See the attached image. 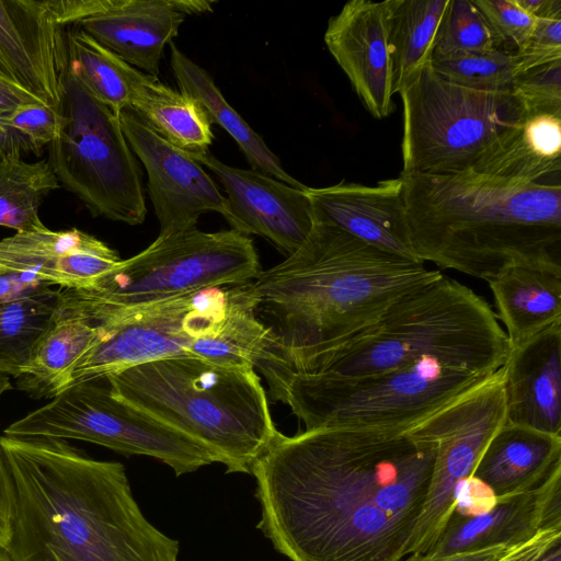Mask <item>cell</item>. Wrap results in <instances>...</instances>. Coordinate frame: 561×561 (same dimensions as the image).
<instances>
[{
  "label": "cell",
  "instance_id": "obj_1",
  "mask_svg": "<svg viewBox=\"0 0 561 561\" xmlns=\"http://www.w3.org/2000/svg\"><path fill=\"white\" fill-rule=\"evenodd\" d=\"M435 453L407 432H278L252 469L257 528L291 561H402Z\"/></svg>",
  "mask_w": 561,
  "mask_h": 561
},
{
  "label": "cell",
  "instance_id": "obj_2",
  "mask_svg": "<svg viewBox=\"0 0 561 561\" xmlns=\"http://www.w3.org/2000/svg\"><path fill=\"white\" fill-rule=\"evenodd\" d=\"M14 493L12 561H178L180 543L141 513L117 461L65 439L0 436Z\"/></svg>",
  "mask_w": 561,
  "mask_h": 561
},
{
  "label": "cell",
  "instance_id": "obj_3",
  "mask_svg": "<svg viewBox=\"0 0 561 561\" xmlns=\"http://www.w3.org/2000/svg\"><path fill=\"white\" fill-rule=\"evenodd\" d=\"M440 275L422 261L314 220L300 247L261 271L252 288L256 314L271 329L288 378L309 373L376 324L401 296Z\"/></svg>",
  "mask_w": 561,
  "mask_h": 561
},
{
  "label": "cell",
  "instance_id": "obj_4",
  "mask_svg": "<svg viewBox=\"0 0 561 561\" xmlns=\"http://www.w3.org/2000/svg\"><path fill=\"white\" fill-rule=\"evenodd\" d=\"M416 257L483 280L514 263L561 266V181L403 173Z\"/></svg>",
  "mask_w": 561,
  "mask_h": 561
},
{
  "label": "cell",
  "instance_id": "obj_5",
  "mask_svg": "<svg viewBox=\"0 0 561 561\" xmlns=\"http://www.w3.org/2000/svg\"><path fill=\"white\" fill-rule=\"evenodd\" d=\"M106 379L113 396L201 443L227 473L252 474L279 432L252 367L172 357Z\"/></svg>",
  "mask_w": 561,
  "mask_h": 561
},
{
  "label": "cell",
  "instance_id": "obj_6",
  "mask_svg": "<svg viewBox=\"0 0 561 561\" xmlns=\"http://www.w3.org/2000/svg\"><path fill=\"white\" fill-rule=\"evenodd\" d=\"M508 351L507 335L485 299L440 275L401 296L376 324L307 374L360 376L432 359L491 375Z\"/></svg>",
  "mask_w": 561,
  "mask_h": 561
},
{
  "label": "cell",
  "instance_id": "obj_7",
  "mask_svg": "<svg viewBox=\"0 0 561 561\" xmlns=\"http://www.w3.org/2000/svg\"><path fill=\"white\" fill-rule=\"evenodd\" d=\"M489 376L432 359L360 376L291 374L278 401L290 408L306 430L407 432Z\"/></svg>",
  "mask_w": 561,
  "mask_h": 561
},
{
  "label": "cell",
  "instance_id": "obj_8",
  "mask_svg": "<svg viewBox=\"0 0 561 561\" xmlns=\"http://www.w3.org/2000/svg\"><path fill=\"white\" fill-rule=\"evenodd\" d=\"M403 173L471 172L528 116L511 91L469 89L428 62L399 93Z\"/></svg>",
  "mask_w": 561,
  "mask_h": 561
},
{
  "label": "cell",
  "instance_id": "obj_9",
  "mask_svg": "<svg viewBox=\"0 0 561 561\" xmlns=\"http://www.w3.org/2000/svg\"><path fill=\"white\" fill-rule=\"evenodd\" d=\"M252 240L238 231L197 228L158 238L82 289L61 294L84 312L130 307L192 291L254 280L261 273Z\"/></svg>",
  "mask_w": 561,
  "mask_h": 561
},
{
  "label": "cell",
  "instance_id": "obj_10",
  "mask_svg": "<svg viewBox=\"0 0 561 561\" xmlns=\"http://www.w3.org/2000/svg\"><path fill=\"white\" fill-rule=\"evenodd\" d=\"M59 114L47 162L60 186L94 217L142 224L147 207L140 169L118 115L84 88L70 66Z\"/></svg>",
  "mask_w": 561,
  "mask_h": 561
},
{
  "label": "cell",
  "instance_id": "obj_11",
  "mask_svg": "<svg viewBox=\"0 0 561 561\" xmlns=\"http://www.w3.org/2000/svg\"><path fill=\"white\" fill-rule=\"evenodd\" d=\"M3 435L84 440L124 455L153 457L176 476L217 462L201 443L113 396L106 378L67 387L11 423Z\"/></svg>",
  "mask_w": 561,
  "mask_h": 561
},
{
  "label": "cell",
  "instance_id": "obj_12",
  "mask_svg": "<svg viewBox=\"0 0 561 561\" xmlns=\"http://www.w3.org/2000/svg\"><path fill=\"white\" fill-rule=\"evenodd\" d=\"M232 286L93 312L80 308L103 339L79 360L69 386L159 359L191 357L193 343L219 328Z\"/></svg>",
  "mask_w": 561,
  "mask_h": 561
},
{
  "label": "cell",
  "instance_id": "obj_13",
  "mask_svg": "<svg viewBox=\"0 0 561 561\" xmlns=\"http://www.w3.org/2000/svg\"><path fill=\"white\" fill-rule=\"evenodd\" d=\"M506 421L501 367L482 383L407 431L435 446L430 488L413 530L408 556L431 552L455 510L456 491L473 471Z\"/></svg>",
  "mask_w": 561,
  "mask_h": 561
},
{
  "label": "cell",
  "instance_id": "obj_14",
  "mask_svg": "<svg viewBox=\"0 0 561 561\" xmlns=\"http://www.w3.org/2000/svg\"><path fill=\"white\" fill-rule=\"evenodd\" d=\"M118 118L127 144L147 172L159 236L196 228L205 213L229 218L227 198L191 153L163 139L130 107L122 110Z\"/></svg>",
  "mask_w": 561,
  "mask_h": 561
},
{
  "label": "cell",
  "instance_id": "obj_15",
  "mask_svg": "<svg viewBox=\"0 0 561 561\" xmlns=\"http://www.w3.org/2000/svg\"><path fill=\"white\" fill-rule=\"evenodd\" d=\"M53 0H0V76L59 113L69 55Z\"/></svg>",
  "mask_w": 561,
  "mask_h": 561
},
{
  "label": "cell",
  "instance_id": "obj_16",
  "mask_svg": "<svg viewBox=\"0 0 561 561\" xmlns=\"http://www.w3.org/2000/svg\"><path fill=\"white\" fill-rule=\"evenodd\" d=\"M191 156L224 185L231 229L261 236L287 255L308 237L314 224L308 186L298 188L253 169L230 167L209 151Z\"/></svg>",
  "mask_w": 561,
  "mask_h": 561
},
{
  "label": "cell",
  "instance_id": "obj_17",
  "mask_svg": "<svg viewBox=\"0 0 561 561\" xmlns=\"http://www.w3.org/2000/svg\"><path fill=\"white\" fill-rule=\"evenodd\" d=\"M324 43L367 112L388 117L393 102L387 0H351L331 16Z\"/></svg>",
  "mask_w": 561,
  "mask_h": 561
},
{
  "label": "cell",
  "instance_id": "obj_18",
  "mask_svg": "<svg viewBox=\"0 0 561 561\" xmlns=\"http://www.w3.org/2000/svg\"><path fill=\"white\" fill-rule=\"evenodd\" d=\"M313 217L383 251L420 261L414 252L398 178L365 185L342 181L309 187Z\"/></svg>",
  "mask_w": 561,
  "mask_h": 561
},
{
  "label": "cell",
  "instance_id": "obj_19",
  "mask_svg": "<svg viewBox=\"0 0 561 561\" xmlns=\"http://www.w3.org/2000/svg\"><path fill=\"white\" fill-rule=\"evenodd\" d=\"M121 260L105 242L77 228L15 232L0 240V274L31 273L65 289L89 287Z\"/></svg>",
  "mask_w": 561,
  "mask_h": 561
},
{
  "label": "cell",
  "instance_id": "obj_20",
  "mask_svg": "<svg viewBox=\"0 0 561 561\" xmlns=\"http://www.w3.org/2000/svg\"><path fill=\"white\" fill-rule=\"evenodd\" d=\"M549 528H561V466L534 489L496 499V503L484 513L463 518L453 516L444 535L428 553L513 546Z\"/></svg>",
  "mask_w": 561,
  "mask_h": 561
},
{
  "label": "cell",
  "instance_id": "obj_21",
  "mask_svg": "<svg viewBox=\"0 0 561 561\" xmlns=\"http://www.w3.org/2000/svg\"><path fill=\"white\" fill-rule=\"evenodd\" d=\"M501 370L505 422L561 435V322L510 347Z\"/></svg>",
  "mask_w": 561,
  "mask_h": 561
},
{
  "label": "cell",
  "instance_id": "obj_22",
  "mask_svg": "<svg viewBox=\"0 0 561 561\" xmlns=\"http://www.w3.org/2000/svg\"><path fill=\"white\" fill-rule=\"evenodd\" d=\"M184 21L176 0H111L76 26L141 72L158 78L164 47Z\"/></svg>",
  "mask_w": 561,
  "mask_h": 561
},
{
  "label": "cell",
  "instance_id": "obj_23",
  "mask_svg": "<svg viewBox=\"0 0 561 561\" xmlns=\"http://www.w3.org/2000/svg\"><path fill=\"white\" fill-rule=\"evenodd\" d=\"M190 355L220 365L257 368L270 393L278 389L288 374L271 329L256 314L252 282L231 287L218 330L195 341Z\"/></svg>",
  "mask_w": 561,
  "mask_h": 561
},
{
  "label": "cell",
  "instance_id": "obj_24",
  "mask_svg": "<svg viewBox=\"0 0 561 561\" xmlns=\"http://www.w3.org/2000/svg\"><path fill=\"white\" fill-rule=\"evenodd\" d=\"M510 347L561 322V266L514 263L486 280Z\"/></svg>",
  "mask_w": 561,
  "mask_h": 561
},
{
  "label": "cell",
  "instance_id": "obj_25",
  "mask_svg": "<svg viewBox=\"0 0 561 561\" xmlns=\"http://www.w3.org/2000/svg\"><path fill=\"white\" fill-rule=\"evenodd\" d=\"M559 466L561 435L505 422L489 442L472 477L503 499L534 489Z\"/></svg>",
  "mask_w": 561,
  "mask_h": 561
},
{
  "label": "cell",
  "instance_id": "obj_26",
  "mask_svg": "<svg viewBox=\"0 0 561 561\" xmlns=\"http://www.w3.org/2000/svg\"><path fill=\"white\" fill-rule=\"evenodd\" d=\"M102 339L100 328L60 288L53 322L15 378L16 388L34 399H53L69 387L79 360Z\"/></svg>",
  "mask_w": 561,
  "mask_h": 561
},
{
  "label": "cell",
  "instance_id": "obj_27",
  "mask_svg": "<svg viewBox=\"0 0 561 561\" xmlns=\"http://www.w3.org/2000/svg\"><path fill=\"white\" fill-rule=\"evenodd\" d=\"M471 172L516 183L561 181V116L528 115Z\"/></svg>",
  "mask_w": 561,
  "mask_h": 561
},
{
  "label": "cell",
  "instance_id": "obj_28",
  "mask_svg": "<svg viewBox=\"0 0 561 561\" xmlns=\"http://www.w3.org/2000/svg\"><path fill=\"white\" fill-rule=\"evenodd\" d=\"M171 69L180 91L197 100L211 122L219 125L237 142L251 169L298 188L307 186L288 174L278 157L241 115L226 101L209 72L188 58L173 42Z\"/></svg>",
  "mask_w": 561,
  "mask_h": 561
},
{
  "label": "cell",
  "instance_id": "obj_29",
  "mask_svg": "<svg viewBox=\"0 0 561 561\" xmlns=\"http://www.w3.org/2000/svg\"><path fill=\"white\" fill-rule=\"evenodd\" d=\"M158 135L188 153H203L214 140L211 119L195 99L144 75L130 105Z\"/></svg>",
  "mask_w": 561,
  "mask_h": 561
},
{
  "label": "cell",
  "instance_id": "obj_30",
  "mask_svg": "<svg viewBox=\"0 0 561 561\" xmlns=\"http://www.w3.org/2000/svg\"><path fill=\"white\" fill-rule=\"evenodd\" d=\"M448 0H387L392 87L400 93L431 62Z\"/></svg>",
  "mask_w": 561,
  "mask_h": 561
},
{
  "label": "cell",
  "instance_id": "obj_31",
  "mask_svg": "<svg viewBox=\"0 0 561 561\" xmlns=\"http://www.w3.org/2000/svg\"><path fill=\"white\" fill-rule=\"evenodd\" d=\"M73 26L67 31L70 68L95 99L118 115L130 105L133 93L145 73Z\"/></svg>",
  "mask_w": 561,
  "mask_h": 561
},
{
  "label": "cell",
  "instance_id": "obj_32",
  "mask_svg": "<svg viewBox=\"0 0 561 561\" xmlns=\"http://www.w3.org/2000/svg\"><path fill=\"white\" fill-rule=\"evenodd\" d=\"M60 288L0 301V374L14 379L28 363L35 346L49 329Z\"/></svg>",
  "mask_w": 561,
  "mask_h": 561
},
{
  "label": "cell",
  "instance_id": "obj_33",
  "mask_svg": "<svg viewBox=\"0 0 561 561\" xmlns=\"http://www.w3.org/2000/svg\"><path fill=\"white\" fill-rule=\"evenodd\" d=\"M60 187L47 160L0 158V226L16 232L47 228L39 218L43 198Z\"/></svg>",
  "mask_w": 561,
  "mask_h": 561
},
{
  "label": "cell",
  "instance_id": "obj_34",
  "mask_svg": "<svg viewBox=\"0 0 561 561\" xmlns=\"http://www.w3.org/2000/svg\"><path fill=\"white\" fill-rule=\"evenodd\" d=\"M496 50H501L500 43L473 0H448L432 58Z\"/></svg>",
  "mask_w": 561,
  "mask_h": 561
},
{
  "label": "cell",
  "instance_id": "obj_35",
  "mask_svg": "<svg viewBox=\"0 0 561 561\" xmlns=\"http://www.w3.org/2000/svg\"><path fill=\"white\" fill-rule=\"evenodd\" d=\"M516 54L496 50L432 58V67L459 85L482 91H511Z\"/></svg>",
  "mask_w": 561,
  "mask_h": 561
},
{
  "label": "cell",
  "instance_id": "obj_36",
  "mask_svg": "<svg viewBox=\"0 0 561 561\" xmlns=\"http://www.w3.org/2000/svg\"><path fill=\"white\" fill-rule=\"evenodd\" d=\"M60 128V114L43 103L19 107L0 117V158L39 154L53 142Z\"/></svg>",
  "mask_w": 561,
  "mask_h": 561
},
{
  "label": "cell",
  "instance_id": "obj_37",
  "mask_svg": "<svg viewBox=\"0 0 561 561\" xmlns=\"http://www.w3.org/2000/svg\"><path fill=\"white\" fill-rule=\"evenodd\" d=\"M511 92L528 115L561 116V58L516 70Z\"/></svg>",
  "mask_w": 561,
  "mask_h": 561
},
{
  "label": "cell",
  "instance_id": "obj_38",
  "mask_svg": "<svg viewBox=\"0 0 561 561\" xmlns=\"http://www.w3.org/2000/svg\"><path fill=\"white\" fill-rule=\"evenodd\" d=\"M501 50L517 54L527 43L536 18L524 10L516 0H473Z\"/></svg>",
  "mask_w": 561,
  "mask_h": 561
},
{
  "label": "cell",
  "instance_id": "obj_39",
  "mask_svg": "<svg viewBox=\"0 0 561 561\" xmlns=\"http://www.w3.org/2000/svg\"><path fill=\"white\" fill-rule=\"evenodd\" d=\"M496 503L493 492L474 477L465 479L457 488L455 517H471L489 511ZM451 516V517H453Z\"/></svg>",
  "mask_w": 561,
  "mask_h": 561
},
{
  "label": "cell",
  "instance_id": "obj_40",
  "mask_svg": "<svg viewBox=\"0 0 561 561\" xmlns=\"http://www.w3.org/2000/svg\"><path fill=\"white\" fill-rule=\"evenodd\" d=\"M561 528L541 530L527 541L514 545L496 561H541L560 545Z\"/></svg>",
  "mask_w": 561,
  "mask_h": 561
},
{
  "label": "cell",
  "instance_id": "obj_41",
  "mask_svg": "<svg viewBox=\"0 0 561 561\" xmlns=\"http://www.w3.org/2000/svg\"><path fill=\"white\" fill-rule=\"evenodd\" d=\"M13 513V486L0 449V548L4 550L12 536Z\"/></svg>",
  "mask_w": 561,
  "mask_h": 561
},
{
  "label": "cell",
  "instance_id": "obj_42",
  "mask_svg": "<svg viewBox=\"0 0 561 561\" xmlns=\"http://www.w3.org/2000/svg\"><path fill=\"white\" fill-rule=\"evenodd\" d=\"M514 546V545H513ZM512 546L497 545L446 554L413 553L402 561H496Z\"/></svg>",
  "mask_w": 561,
  "mask_h": 561
},
{
  "label": "cell",
  "instance_id": "obj_43",
  "mask_svg": "<svg viewBox=\"0 0 561 561\" xmlns=\"http://www.w3.org/2000/svg\"><path fill=\"white\" fill-rule=\"evenodd\" d=\"M48 286L31 273L0 274V301L31 295Z\"/></svg>",
  "mask_w": 561,
  "mask_h": 561
},
{
  "label": "cell",
  "instance_id": "obj_44",
  "mask_svg": "<svg viewBox=\"0 0 561 561\" xmlns=\"http://www.w3.org/2000/svg\"><path fill=\"white\" fill-rule=\"evenodd\" d=\"M42 103L34 95L0 76V117L7 116L21 106Z\"/></svg>",
  "mask_w": 561,
  "mask_h": 561
},
{
  "label": "cell",
  "instance_id": "obj_45",
  "mask_svg": "<svg viewBox=\"0 0 561 561\" xmlns=\"http://www.w3.org/2000/svg\"><path fill=\"white\" fill-rule=\"evenodd\" d=\"M535 18H561V0H516Z\"/></svg>",
  "mask_w": 561,
  "mask_h": 561
},
{
  "label": "cell",
  "instance_id": "obj_46",
  "mask_svg": "<svg viewBox=\"0 0 561 561\" xmlns=\"http://www.w3.org/2000/svg\"><path fill=\"white\" fill-rule=\"evenodd\" d=\"M11 388H12V386H11L10 377L4 374H0V397L5 391L10 390Z\"/></svg>",
  "mask_w": 561,
  "mask_h": 561
},
{
  "label": "cell",
  "instance_id": "obj_47",
  "mask_svg": "<svg viewBox=\"0 0 561 561\" xmlns=\"http://www.w3.org/2000/svg\"><path fill=\"white\" fill-rule=\"evenodd\" d=\"M0 561H12L7 550L0 548Z\"/></svg>",
  "mask_w": 561,
  "mask_h": 561
}]
</instances>
